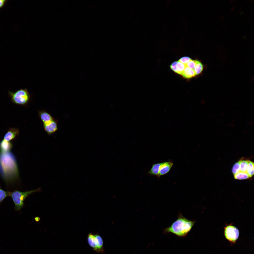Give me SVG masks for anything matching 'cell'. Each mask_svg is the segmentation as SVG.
I'll return each instance as SVG.
<instances>
[{"instance_id":"14","label":"cell","mask_w":254,"mask_h":254,"mask_svg":"<svg viewBox=\"0 0 254 254\" xmlns=\"http://www.w3.org/2000/svg\"><path fill=\"white\" fill-rule=\"evenodd\" d=\"M162 163H157L153 164L148 173L151 175L157 176L159 178V173L160 166Z\"/></svg>"},{"instance_id":"13","label":"cell","mask_w":254,"mask_h":254,"mask_svg":"<svg viewBox=\"0 0 254 254\" xmlns=\"http://www.w3.org/2000/svg\"><path fill=\"white\" fill-rule=\"evenodd\" d=\"M94 235L95 244L99 252H104L103 240L102 238L98 234Z\"/></svg>"},{"instance_id":"11","label":"cell","mask_w":254,"mask_h":254,"mask_svg":"<svg viewBox=\"0 0 254 254\" xmlns=\"http://www.w3.org/2000/svg\"><path fill=\"white\" fill-rule=\"evenodd\" d=\"M181 75L184 78L188 79L194 77L195 75L194 69L186 66Z\"/></svg>"},{"instance_id":"34","label":"cell","mask_w":254,"mask_h":254,"mask_svg":"<svg viewBox=\"0 0 254 254\" xmlns=\"http://www.w3.org/2000/svg\"><path fill=\"white\" fill-rule=\"evenodd\" d=\"M223 9L221 11V12H223Z\"/></svg>"},{"instance_id":"28","label":"cell","mask_w":254,"mask_h":254,"mask_svg":"<svg viewBox=\"0 0 254 254\" xmlns=\"http://www.w3.org/2000/svg\"><path fill=\"white\" fill-rule=\"evenodd\" d=\"M224 22H222V23H221V26H223V25L224 24Z\"/></svg>"},{"instance_id":"27","label":"cell","mask_w":254,"mask_h":254,"mask_svg":"<svg viewBox=\"0 0 254 254\" xmlns=\"http://www.w3.org/2000/svg\"><path fill=\"white\" fill-rule=\"evenodd\" d=\"M234 7H233L231 10V11H232L234 10Z\"/></svg>"},{"instance_id":"30","label":"cell","mask_w":254,"mask_h":254,"mask_svg":"<svg viewBox=\"0 0 254 254\" xmlns=\"http://www.w3.org/2000/svg\"><path fill=\"white\" fill-rule=\"evenodd\" d=\"M228 16H229V14H227V15H226V16H225V18H226L227 17H228Z\"/></svg>"},{"instance_id":"7","label":"cell","mask_w":254,"mask_h":254,"mask_svg":"<svg viewBox=\"0 0 254 254\" xmlns=\"http://www.w3.org/2000/svg\"><path fill=\"white\" fill-rule=\"evenodd\" d=\"M173 165L171 161L165 162L162 163L159 170V178L160 176L164 175L168 173L170 170Z\"/></svg>"},{"instance_id":"10","label":"cell","mask_w":254,"mask_h":254,"mask_svg":"<svg viewBox=\"0 0 254 254\" xmlns=\"http://www.w3.org/2000/svg\"><path fill=\"white\" fill-rule=\"evenodd\" d=\"M39 115L43 124L49 122L54 119L49 113L44 111H40Z\"/></svg>"},{"instance_id":"17","label":"cell","mask_w":254,"mask_h":254,"mask_svg":"<svg viewBox=\"0 0 254 254\" xmlns=\"http://www.w3.org/2000/svg\"><path fill=\"white\" fill-rule=\"evenodd\" d=\"M235 179L238 180H243L248 179L250 177L246 172L240 171L234 175Z\"/></svg>"},{"instance_id":"29","label":"cell","mask_w":254,"mask_h":254,"mask_svg":"<svg viewBox=\"0 0 254 254\" xmlns=\"http://www.w3.org/2000/svg\"><path fill=\"white\" fill-rule=\"evenodd\" d=\"M234 1V0H231L230 1V4H231V3H232Z\"/></svg>"},{"instance_id":"24","label":"cell","mask_w":254,"mask_h":254,"mask_svg":"<svg viewBox=\"0 0 254 254\" xmlns=\"http://www.w3.org/2000/svg\"><path fill=\"white\" fill-rule=\"evenodd\" d=\"M177 61H175L173 62L171 65L170 67L173 71L177 73V70L176 67V64Z\"/></svg>"},{"instance_id":"26","label":"cell","mask_w":254,"mask_h":254,"mask_svg":"<svg viewBox=\"0 0 254 254\" xmlns=\"http://www.w3.org/2000/svg\"><path fill=\"white\" fill-rule=\"evenodd\" d=\"M224 18V16H222L221 18H220V20H222Z\"/></svg>"},{"instance_id":"31","label":"cell","mask_w":254,"mask_h":254,"mask_svg":"<svg viewBox=\"0 0 254 254\" xmlns=\"http://www.w3.org/2000/svg\"><path fill=\"white\" fill-rule=\"evenodd\" d=\"M218 32H219V31H217L216 32V35L218 34Z\"/></svg>"},{"instance_id":"1","label":"cell","mask_w":254,"mask_h":254,"mask_svg":"<svg viewBox=\"0 0 254 254\" xmlns=\"http://www.w3.org/2000/svg\"><path fill=\"white\" fill-rule=\"evenodd\" d=\"M196 221L190 220L181 214L170 227L165 229L164 233H171L179 237L186 236L190 231Z\"/></svg>"},{"instance_id":"12","label":"cell","mask_w":254,"mask_h":254,"mask_svg":"<svg viewBox=\"0 0 254 254\" xmlns=\"http://www.w3.org/2000/svg\"><path fill=\"white\" fill-rule=\"evenodd\" d=\"M196 65L194 70L195 75H198L202 73L205 68V66L201 61L198 60H196Z\"/></svg>"},{"instance_id":"9","label":"cell","mask_w":254,"mask_h":254,"mask_svg":"<svg viewBox=\"0 0 254 254\" xmlns=\"http://www.w3.org/2000/svg\"><path fill=\"white\" fill-rule=\"evenodd\" d=\"M12 147V145L11 142L3 139L0 143V153L9 152Z\"/></svg>"},{"instance_id":"8","label":"cell","mask_w":254,"mask_h":254,"mask_svg":"<svg viewBox=\"0 0 254 254\" xmlns=\"http://www.w3.org/2000/svg\"><path fill=\"white\" fill-rule=\"evenodd\" d=\"M19 132V129L17 128H10L4 135V139L9 141L18 135Z\"/></svg>"},{"instance_id":"15","label":"cell","mask_w":254,"mask_h":254,"mask_svg":"<svg viewBox=\"0 0 254 254\" xmlns=\"http://www.w3.org/2000/svg\"><path fill=\"white\" fill-rule=\"evenodd\" d=\"M87 240L89 245L93 250L96 252H99L95 242L94 235L91 233L89 234L88 235Z\"/></svg>"},{"instance_id":"19","label":"cell","mask_w":254,"mask_h":254,"mask_svg":"<svg viewBox=\"0 0 254 254\" xmlns=\"http://www.w3.org/2000/svg\"><path fill=\"white\" fill-rule=\"evenodd\" d=\"M186 66L184 64L177 61L176 64L177 73L181 75Z\"/></svg>"},{"instance_id":"21","label":"cell","mask_w":254,"mask_h":254,"mask_svg":"<svg viewBox=\"0 0 254 254\" xmlns=\"http://www.w3.org/2000/svg\"><path fill=\"white\" fill-rule=\"evenodd\" d=\"M10 192L2 189L0 187V203L6 197L10 196Z\"/></svg>"},{"instance_id":"36","label":"cell","mask_w":254,"mask_h":254,"mask_svg":"<svg viewBox=\"0 0 254 254\" xmlns=\"http://www.w3.org/2000/svg\"><path fill=\"white\" fill-rule=\"evenodd\" d=\"M227 29H226V30H225V32H226V31H227Z\"/></svg>"},{"instance_id":"22","label":"cell","mask_w":254,"mask_h":254,"mask_svg":"<svg viewBox=\"0 0 254 254\" xmlns=\"http://www.w3.org/2000/svg\"><path fill=\"white\" fill-rule=\"evenodd\" d=\"M191 60L189 57L187 56H184L180 59L178 61L184 64L186 66L187 64Z\"/></svg>"},{"instance_id":"3","label":"cell","mask_w":254,"mask_h":254,"mask_svg":"<svg viewBox=\"0 0 254 254\" xmlns=\"http://www.w3.org/2000/svg\"><path fill=\"white\" fill-rule=\"evenodd\" d=\"M8 93L12 101L16 104L25 105L30 99V95L26 88L20 89L15 92L9 91Z\"/></svg>"},{"instance_id":"25","label":"cell","mask_w":254,"mask_h":254,"mask_svg":"<svg viewBox=\"0 0 254 254\" xmlns=\"http://www.w3.org/2000/svg\"><path fill=\"white\" fill-rule=\"evenodd\" d=\"M7 1L5 0H0V9L4 5Z\"/></svg>"},{"instance_id":"20","label":"cell","mask_w":254,"mask_h":254,"mask_svg":"<svg viewBox=\"0 0 254 254\" xmlns=\"http://www.w3.org/2000/svg\"><path fill=\"white\" fill-rule=\"evenodd\" d=\"M232 171L234 175L241 171L239 161L236 162L232 168Z\"/></svg>"},{"instance_id":"33","label":"cell","mask_w":254,"mask_h":254,"mask_svg":"<svg viewBox=\"0 0 254 254\" xmlns=\"http://www.w3.org/2000/svg\"><path fill=\"white\" fill-rule=\"evenodd\" d=\"M246 36H244V37H243V39H245V38H246Z\"/></svg>"},{"instance_id":"32","label":"cell","mask_w":254,"mask_h":254,"mask_svg":"<svg viewBox=\"0 0 254 254\" xmlns=\"http://www.w3.org/2000/svg\"><path fill=\"white\" fill-rule=\"evenodd\" d=\"M216 17H214V18H213V20H215V19H216Z\"/></svg>"},{"instance_id":"2","label":"cell","mask_w":254,"mask_h":254,"mask_svg":"<svg viewBox=\"0 0 254 254\" xmlns=\"http://www.w3.org/2000/svg\"><path fill=\"white\" fill-rule=\"evenodd\" d=\"M8 152L0 153V165L5 174H9L10 173L11 174V172L13 174V172L17 175L18 171L16 162L12 155Z\"/></svg>"},{"instance_id":"6","label":"cell","mask_w":254,"mask_h":254,"mask_svg":"<svg viewBox=\"0 0 254 254\" xmlns=\"http://www.w3.org/2000/svg\"><path fill=\"white\" fill-rule=\"evenodd\" d=\"M44 128L49 135L54 133L58 129L57 121L54 119L49 122L43 124Z\"/></svg>"},{"instance_id":"5","label":"cell","mask_w":254,"mask_h":254,"mask_svg":"<svg viewBox=\"0 0 254 254\" xmlns=\"http://www.w3.org/2000/svg\"><path fill=\"white\" fill-rule=\"evenodd\" d=\"M225 236L231 243H234L238 239L239 234L238 229L231 225H227L224 227Z\"/></svg>"},{"instance_id":"4","label":"cell","mask_w":254,"mask_h":254,"mask_svg":"<svg viewBox=\"0 0 254 254\" xmlns=\"http://www.w3.org/2000/svg\"><path fill=\"white\" fill-rule=\"evenodd\" d=\"M40 190V189L39 188L25 192L16 190L10 192V196L12 197L15 204V209L17 210H20L24 205V202L25 198L31 194Z\"/></svg>"},{"instance_id":"18","label":"cell","mask_w":254,"mask_h":254,"mask_svg":"<svg viewBox=\"0 0 254 254\" xmlns=\"http://www.w3.org/2000/svg\"><path fill=\"white\" fill-rule=\"evenodd\" d=\"M254 165L253 162L249 160L246 172L250 178L252 177L254 175Z\"/></svg>"},{"instance_id":"35","label":"cell","mask_w":254,"mask_h":254,"mask_svg":"<svg viewBox=\"0 0 254 254\" xmlns=\"http://www.w3.org/2000/svg\"><path fill=\"white\" fill-rule=\"evenodd\" d=\"M242 12H243L242 11L241 12V13L240 14V15H241L242 13Z\"/></svg>"},{"instance_id":"23","label":"cell","mask_w":254,"mask_h":254,"mask_svg":"<svg viewBox=\"0 0 254 254\" xmlns=\"http://www.w3.org/2000/svg\"><path fill=\"white\" fill-rule=\"evenodd\" d=\"M195 65V60H191L187 64L186 66L190 68L194 69Z\"/></svg>"},{"instance_id":"16","label":"cell","mask_w":254,"mask_h":254,"mask_svg":"<svg viewBox=\"0 0 254 254\" xmlns=\"http://www.w3.org/2000/svg\"><path fill=\"white\" fill-rule=\"evenodd\" d=\"M248 160H240L239 161L240 163V168L241 171L246 172L247 168L248 166Z\"/></svg>"}]
</instances>
